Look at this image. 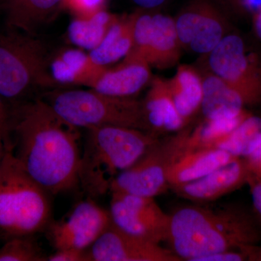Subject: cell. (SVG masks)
<instances>
[{"instance_id": "17", "label": "cell", "mask_w": 261, "mask_h": 261, "mask_svg": "<svg viewBox=\"0 0 261 261\" xmlns=\"http://www.w3.org/2000/svg\"><path fill=\"white\" fill-rule=\"evenodd\" d=\"M146 121L149 133L174 132L186 125L180 116L170 91L167 80L155 77L143 101Z\"/></svg>"}, {"instance_id": "23", "label": "cell", "mask_w": 261, "mask_h": 261, "mask_svg": "<svg viewBox=\"0 0 261 261\" xmlns=\"http://www.w3.org/2000/svg\"><path fill=\"white\" fill-rule=\"evenodd\" d=\"M168 82L176 110L187 123L201 108L202 79L191 66L184 65L178 67L176 74Z\"/></svg>"}, {"instance_id": "34", "label": "cell", "mask_w": 261, "mask_h": 261, "mask_svg": "<svg viewBox=\"0 0 261 261\" xmlns=\"http://www.w3.org/2000/svg\"><path fill=\"white\" fill-rule=\"evenodd\" d=\"M248 260L261 261V246L256 245L249 248Z\"/></svg>"}, {"instance_id": "20", "label": "cell", "mask_w": 261, "mask_h": 261, "mask_svg": "<svg viewBox=\"0 0 261 261\" xmlns=\"http://www.w3.org/2000/svg\"><path fill=\"white\" fill-rule=\"evenodd\" d=\"M201 108L205 118H233L246 111L245 105L240 94L214 73L202 79Z\"/></svg>"}, {"instance_id": "21", "label": "cell", "mask_w": 261, "mask_h": 261, "mask_svg": "<svg viewBox=\"0 0 261 261\" xmlns=\"http://www.w3.org/2000/svg\"><path fill=\"white\" fill-rule=\"evenodd\" d=\"M181 47L175 20L167 15H152L147 56L149 65L161 69L171 68L179 61Z\"/></svg>"}, {"instance_id": "37", "label": "cell", "mask_w": 261, "mask_h": 261, "mask_svg": "<svg viewBox=\"0 0 261 261\" xmlns=\"http://www.w3.org/2000/svg\"><path fill=\"white\" fill-rule=\"evenodd\" d=\"M5 150L4 141L0 137V166H1L2 161H3V156H4Z\"/></svg>"}, {"instance_id": "16", "label": "cell", "mask_w": 261, "mask_h": 261, "mask_svg": "<svg viewBox=\"0 0 261 261\" xmlns=\"http://www.w3.org/2000/svg\"><path fill=\"white\" fill-rule=\"evenodd\" d=\"M66 0H2L0 10L10 29L35 35L65 10Z\"/></svg>"}, {"instance_id": "35", "label": "cell", "mask_w": 261, "mask_h": 261, "mask_svg": "<svg viewBox=\"0 0 261 261\" xmlns=\"http://www.w3.org/2000/svg\"><path fill=\"white\" fill-rule=\"evenodd\" d=\"M242 2L250 10L258 11L261 9V0H242Z\"/></svg>"}, {"instance_id": "32", "label": "cell", "mask_w": 261, "mask_h": 261, "mask_svg": "<svg viewBox=\"0 0 261 261\" xmlns=\"http://www.w3.org/2000/svg\"><path fill=\"white\" fill-rule=\"evenodd\" d=\"M247 185L250 187L254 208L261 219V181L249 176Z\"/></svg>"}, {"instance_id": "33", "label": "cell", "mask_w": 261, "mask_h": 261, "mask_svg": "<svg viewBox=\"0 0 261 261\" xmlns=\"http://www.w3.org/2000/svg\"><path fill=\"white\" fill-rule=\"evenodd\" d=\"M132 1L142 9H152L161 6L166 0H132Z\"/></svg>"}, {"instance_id": "6", "label": "cell", "mask_w": 261, "mask_h": 261, "mask_svg": "<svg viewBox=\"0 0 261 261\" xmlns=\"http://www.w3.org/2000/svg\"><path fill=\"white\" fill-rule=\"evenodd\" d=\"M10 30L0 34V96L16 100L37 89L58 88L45 43L34 34Z\"/></svg>"}, {"instance_id": "28", "label": "cell", "mask_w": 261, "mask_h": 261, "mask_svg": "<svg viewBox=\"0 0 261 261\" xmlns=\"http://www.w3.org/2000/svg\"><path fill=\"white\" fill-rule=\"evenodd\" d=\"M106 0H66L65 9L75 18H88L104 9Z\"/></svg>"}, {"instance_id": "36", "label": "cell", "mask_w": 261, "mask_h": 261, "mask_svg": "<svg viewBox=\"0 0 261 261\" xmlns=\"http://www.w3.org/2000/svg\"><path fill=\"white\" fill-rule=\"evenodd\" d=\"M254 27L257 37L261 39V9L257 11L254 18Z\"/></svg>"}, {"instance_id": "19", "label": "cell", "mask_w": 261, "mask_h": 261, "mask_svg": "<svg viewBox=\"0 0 261 261\" xmlns=\"http://www.w3.org/2000/svg\"><path fill=\"white\" fill-rule=\"evenodd\" d=\"M245 111L233 118H216L205 121L195 129L176 136L168 142L171 152L194 149L215 148L218 142L229 135L237 127L250 116Z\"/></svg>"}, {"instance_id": "2", "label": "cell", "mask_w": 261, "mask_h": 261, "mask_svg": "<svg viewBox=\"0 0 261 261\" xmlns=\"http://www.w3.org/2000/svg\"><path fill=\"white\" fill-rule=\"evenodd\" d=\"M260 230L252 216L238 207L185 206L170 214L166 241L182 260L256 245Z\"/></svg>"}, {"instance_id": "15", "label": "cell", "mask_w": 261, "mask_h": 261, "mask_svg": "<svg viewBox=\"0 0 261 261\" xmlns=\"http://www.w3.org/2000/svg\"><path fill=\"white\" fill-rule=\"evenodd\" d=\"M151 80L148 63L126 57L118 66L106 67L89 89L113 97H133Z\"/></svg>"}, {"instance_id": "13", "label": "cell", "mask_w": 261, "mask_h": 261, "mask_svg": "<svg viewBox=\"0 0 261 261\" xmlns=\"http://www.w3.org/2000/svg\"><path fill=\"white\" fill-rule=\"evenodd\" d=\"M249 172L243 159H237L203 177L172 188L176 195L197 202H213L247 184Z\"/></svg>"}, {"instance_id": "8", "label": "cell", "mask_w": 261, "mask_h": 261, "mask_svg": "<svg viewBox=\"0 0 261 261\" xmlns=\"http://www.w3.org/2000/svg\"><path fill=\"white\" fill-rule=\"evenodd\" d=\"M113 224L125 232L161 243L167 238L170 215L166 214L153 197L111 192Z\"/></svg>"}, {"instance_id": "26", "label": "cell", "mask_w": 261, "mask_h": 261, "mask_svg": "<svg viewBox=\"0 0 261 261\" xmlns=\"http://www.w3.org/2000/svg\"><path fill=\"white\" fill-rule=\"evenodd\" d=\"M47 261V256L34 236L6 240L0 247V261Z\"/></svg>"}, {"instance_id": "14", "label": "cell", "mask_w": 261, "mask_h": 261, "mask_svg": "<svg viewBox=\"0 0 261 261\" xmlns=\"http://www.w3.org/2000/svg\"><path fill=\"white\" fill-rule=\"evenodd\" d=\"M170 152L167 178L171 189L203 177L211 171L240 159L217 148Z\"/></svg>"}, {"instance_id": "18", "label": "cell", "mask_w": 261, "mask_h": 261, "mask_svg": "<svg viewBox=\"0 0 261 261\" xmlns=\"http://www.w3.org/2000/svg\"><path fill=\"white\" fill-rule=\"evenodd\" d=\"M106 67L92 61L80 49H63L51 57L49 71L58 87L82 86L90 88Z\"/></svg>"}, {"instance_id": "29", "label": "cell", "mask_w": 261, "mask_h": 261, "mask_svg": "<svg viewBox=\"0 0 261 261\" xmlns=\"http://www.w3.org/2000/svg\"><path fill=\"white\" fill-rule=\"evenodd\" d=\"M249 172V176L261 181V135L253 148L243 158Z\"/></svg>"}, {"instance_id": "5", "label": "cell", "mask_w": 261, "mask_h": 261, "mask_svg": "<svg viewBox=\"0 0 261 261\" xmlns=\"http://www.w3.org/2000/svg\"><path fill=\"white\" fill-rule=\"evenodd\" d=\"M42 99L57 116L77 128L119 126L149 132L143 102L133 97H113L92 89H56Z\"/></svg>"}, {"instance_id": "12", "label": "cell", "mask_w": 261, "mask_h": 261, "mask_svg": "<svg viewBox=\"0 0 261 261\" xmlns=\"http://www.w3.org/2000/svg\"><path fill=\"white\" fill-rule=\"evenodd\" d=\"M175 23L181 47L198 54H210L225 37L221 16L207 3L192 4Z\"/></svg>"}, {"instance_id": "27", "label": "cell", "mask_w": 261, "mask_h": 261, "mask_svg": "<svg viewBox=\"0 0 261 261\" xmlns=\"http://www.w3.org/2000/svg\"><path fill=\"white\" fill-rule=\"evenodd\" d=\"M152 23V15L142 13L140 10L134 28L133 46L126 57L142 60L147 63Z\"/></svg>"}, {"instance_id": "11", "label": "cell", "mask_w": 261, "mask_h": 261, "mask_svg": "<svg viewBox=\"0 0 261 261\" xmlns=\"http://www.w3.org/2000/svg\"><path fill=\"white\" fill-rule=\"evenodd\" d=\"M89 261H181L171 250L122 231L113 224L88 250Z\"/></svg>"}, {"instance_id": "4", "label": "cell", "mask_w": 261, "mask_h": 261, "mask_svg": "<svg viewBox=\"0 0 261 261\" xmlns=\"http://www.w3.org/2000/svg\"><path fill=\"white\" fill-rule=\"evenodd\" d=\"M5 148L0 166V238L5 241L45 231L51 222L50 194L25 172Z\"/></svg>"}, {"instance_id": "38", "label": "cell", "mask_w": 261, "mask_h": 261, "mask_svg": "<svg viewBox=\"0 0 261 261\" xmlns=\"http://www.w3.org/2000/svg\"><path fill=\"white\" fill-rule=\"evenodd\" d=\"M0 1H2V0H0Z\"/></svg>"}, {"instance_id": "3", "label": "cell", "mask_w": 261, "mask_h": 261, "mask_svg": "<svg viewBox=\"0 0 261 261\" xmlns=\"http://www.w3.org/2000/svg\"><path fill=\"white\" fill-rule=\"evenodd\" d=\"M159 142L152 134L129 127L89 128L81 155V187L92 197L105 195L120 173L135 164Z\"/></svg>"}, {"instance_id": "31", "label": "cell", "mask_w": 261, "mask_h": 261, "mask_svg": "<svg viewBox=\"0 0 261 261\" xmlns=\"http://www.w3.org/2000/svg\"><path fill=\"white\" fill-rule=\"evenodd\" d=\"M47 261H89L87 250L63 249L47 256Z\"/></svg>"}, {"instance_id": "30", "label": "cell", "mask_w": 261, "mask_h": 261, "mask_svg": "<svg viewBox=\"0 0 261 261\" xmlns=\"http://www.w3.org/2000/svg\"><path fill=\"white\" fill-rule=\"evenodd\" d=\"M11 113L0 96V137L4 141L5 148L14 147L11 140Z\"/></svg>"}, {"instance_id": "10", "label": "cell", "mask_w": 261, "mask_h": 261, "mask_svg": "<svg viewBox=\"0 0 261 261\" xmlns=\"http://www.w3.org/2000/svg\"><path fill=\"white\" fill-rule=\"evenodd\" d=\"M171 152L168 143L158 142L135 164L113 179L111 192L154 197L170 188L167 170Z\"/></svg>"}, {"instance_id": "22", "label": "cell", "mask_w": 261, "mask_h": 261, "mask_svg": "<svg viewBox=\"0 0 261 261\" xmlns=\"http://www.w3.org/2000/svg\"><path fill=\"white\" fill-rule=\"evenodd\" d=\"M138 12L120 17L102 42L89 51L91 59L99 66L108 67L130 53L133 46L134 28Z\"/></svg>"}, {"instance_id": "25", "label": "cell", "mask_w": 261, "mask_h": 261, "mask_svg": "<svg viewBox=\"0 0 261 261\" xmlns=\"http://www.w3.org/2000/svg\"><path fill=\"white\" fill-rule=\"evenodd\" d=\"M260 135L261 118L251 114L229 135L219 141L215 148L243 159L253 148Z\"/></svg>"}, {"instance_id": "24", "label": "cell", "mask_w": 261, "mask_h": 261, "mask_svg": "<svg viewBox=\"0 0 261 261\" xmlns=\"http://www.w3.org/2000/svg\"><path fill=\"white\" fill-rule=\"evenodd\" d=\"M120 17L103 9L88 18H74L67 30V37L73 45L92 50L102 42Z\"/></svg>"}, {"instance_id": "1", "label": "cell", "mask_w": 261, "mask_h": 261, "mask_svg": "<svg viewBox=\"0 0 261 261\" xmlns=\"http://www.w3.org/2000/svg\"><path fill=\"white\" fill-rule=\"evenodd\" d=\"M76 129L42 99L22 105L11 113L15 155L31 178L51 195L80 185L82 152Z\"/></svg>"}, {"instance_id": "9", "label": "cell", "mask_w": 261, "mask_h": 261, "mask_svg": "<svg viewBox=\"0 0 261 261\" xmlns=\"http://www.w3.org/2000/svg\"><path fill=\"white\" fill-rule=\"evenodd\" d=\"M111 213L93 201L75 205L65 221L51 222L45 231L53 247L58 250H88L112 224Z\"/></svg>"}, {"instance_id": "7", "label": "cell", "mask_w": 261, "mask_h": 261, "mask_svg": "<svg viewBox=\"0 0 261 261\" xmlns=\"http://www.w3.org/2000/svg\"><path fill=\"white\" fill-rule=\"evenodd\" d=\"M209 56L213 73L240 94L246 106L261 102V68L237 35L225 36Z\"/></svg>"}]
</instances>
